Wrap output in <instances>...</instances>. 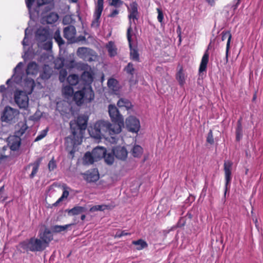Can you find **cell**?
I'll return each instance as SVG.
<instances>
[{
	"instance_id": "cell-17",
	"label": "cell",
	"mask_w": 263,
	"mask_h": 263,
	"mask_svg": "<svg viewBox=\"0 0 263 263\" xmlns=\"http://www.w3.org/2000/svg\"><path fill=\"white\" fill-rule=\"evenodd\" d=\"M40 236L50 243V242L53 239V233L51 231V229L45 227L43 228L42 230L41 231Z\"/></svg>"
},
{
	"instance_id": "cell-54",
	"label": "cell",
	"mask_w": 263,
	"mask_h": 263,
	"mask_svg": "<svg viewBox=\"0 0 263 263\" xmlns=\"http://www.w3.org/2000/svg\"><path fill=\"white\" fill-rule=\"evenodd\" d=\"M207 142H208L209 143H210V144H213L214 138L213 136L212 132L211 131L209 132V133L208 134V137H207Z\"/></svg>"
},
{
	"instance_id": "cell-13",
	"label": "cell",
	"mask_w": 263,
	"mask_h": 263,
	"mask_svg": "<svg viewBox=\"0 0 263 263\" xmlns=\"http://www.w3.org/2000/svg\"><path fill=\"white\" fill-rule=\"evenodd\" d=\"M7 144L11 150L17 151L21 145V139L16 135L10 136L7 139Z\"/></svg>"
},
{
	"instance_id": "cell-11",
	"label": "cell",
	"mask_w": 263,
	"mask_h": 263,
	"mask_svg": "<svg viewBox=\"0 0 263 263\" xmlns=\"http://www.w3.org/2000/svg\"><path fill=\"white\" fill-rule=\"evenodd\" d=\"M132 31L131 29H128V39L130 43V50H131V57L132 59L135 61H138L139 60V55H138V51L137 50V45H135V42H133V38H132Z\"/></svg>"
},
{
	"instance_id": "cell-7",
	"label": "cell",
	"mask_w": 263,
	"mask_h": 263,
	"mask_svg": "<svg viewBox=\"0 0 263 263\" xmlns=\"http://www.w3.org/2000/svg\"><path fill=\"white\" fill-rule=\"evenodd\" d=\"M125 127L128 131L137 133L140 128V124L139 119L134 116H130L125 120Z\"/></svg>"
},
{
	"instance_id": "cell-9",
	"label": "cell",
	"mask_w": 263,
	"mask_h": 263,
	"mask_svg": "<svg viewBox=\"0 0 263 263\" xmlns=\"http://www.w3.org/2000/svg\"><path fill=\"white\" fill-rule=\"evenodd\" d=\"M82 176L88 183H95L99 179V173L97 169H91L82 174Z\"/></svg>"
},
{
	"instance_id": "cell-60",
	"label": "cell",
	"mask_w": 263,
	"mask_h": 263,
	"mask_svg": "<svg viewBox=\"0 0 263 263\" xmlns=\"http://www.w3.org/2000/svg\"><path fill=\"white\" fill-rule=\"evenodd\" d=\"M52 2L51 1H43V0H40L37 1V4L39 6H41V5H44V4H47L50 3V2Z\"/></svg>"
},
{
	"instance_id": "cell-3",
	"label": "cell",
	"mask_w": 263,
	"mask_h": 263,
	"mask_svg": "<svg viewBox=\"0 0 263 263\" xmlns=\"http://www.w3.org/2000/svg\"><path fill=\"white\" fill-rule=\"evenodd\" d=\"M77 54L79 58L87 62L96 61L98 59V55L96 51L85 47H79L77 50Z\"/></svg>"
},
{
	"instance_id": "cell-43",
	"label": "cell",
	"mask_w": 263,
	"mask_h": 263,
	"mask_svg": "<svg viewBox=\"0 0 263 263\" xmlns=\"http://www.w3.org/2000/svg\"><path fill=\"white\" fill-rule=\"evenodd\" d=\"M109 208V206L107 205H97L94 206L90 209L91 212H96V211H103L104 210H107Z\"/></svg>"
},
{
	"instance_id": "cell-19",
	"label": "cell",
	"mask_w": 263,
	"mask_h": 263,
	"mask_svg": "<svg viewBox=\"0 0 263 263\" xmlns=\"http://www.w3.org/2000/svg\"><path fill=\"white\" fill-rule=\"evenodd\" d=\"M71 106L68 102L65 101H61L57 104V109L61 113V114H69L71 111Z\"/></svg>"
},
{
	"instance_id": "cell-55",
	"label": "cell",
	"mask_w": 263,
	"mask_h": 263,
	"mask_svg": "<svg viewBox=\"0 0 263 263\" xmlns=\"http://www.w3.org/2000/svg\"><path fill=\"white\" fill-rule=\"evenodd\" d=\"M128 235H130V233L127 232L125 231H122L117 233V234H116V235L115 236V238H120L123 237L124 236Z\"/></svg>"
},
{
	"instance_id": "cell-5",
	"label": "cell",
	"mask_w": 263,
	"mask_h": 263,
	"mask_svg": "<svg viewBox=\"0 0 263 263\" xmlns=\"http://www.w3.org/2000/svg\"><path fill=\"white\" fill-rule=\"evenodd\" d=\"M108 111L109 117L113 122L114 124H118L121 127H124V118L118 109H117V108L114 105L111 104L109 106Z\"/></svg>"
},
{
	"instance_id": "cell-21",
	"label": "cell",
	"mask_w": 263,
	"mask_h": 263,
	"mask_svg": "<svg viewBox=\"0 0 263 263\" xmlns=\"http://www.w3.org/2000/svg\"><path fill=\"white\" fill-rule=\"evenodd\" d=\"M35 87V82L34 80L31 78H27L24 82V90L26 93L31 94L32 93Z\"/></svg>"
},
{
	"instance_id": "cell-14",
	"label": "cell",
	"mask_w": 263,
	"mask_h": 263,
	"mask_svg": "<svg viewBox=\"0 0 263 263\" xmlns=\"http://www.w3.org/2000/svg\"><path fill=\"white\" fill-rule=\"evenodd\" d=\"M232 164L231 161H227L225 162L224 165V170H225V177H226V189H225V196L227 192L228 186L230 181L231 178V171H232Z\"/></svg>"
},
{
	"instance_id": "cell-42",
	"label": "cell",
	"mask_w": 263,
	"mask_h": 263,
	"mask_svg": "<svg viewBox=\"0 0 263 263\" xmlns=\"http://www.w3.org/2000/svg\"><path fill=\"white\" fill-rule=\"evenodd\" d=\"M242 135V125L241 121L238 122V126L236 131V138L237 141H239Z\"/></svg>"
},
{
	"instance_id": "cell-25",
	"label": "cell",
	"mask_w": 263,
	"mask_h": 263,
	"mask_svg": "<svg viewBox=\"0 0 263 263\" xmlns=\"http://www.w3.org/2000/svg\"><path fill=\"white\" fill-rule=\"evenodd\" d=\"M84 98L83 91H77L74 94V100L78 106H81L83 103Z\"/></svg>"
},
{
	"instance_id": "cell-58",
	"label": "cell",
	"mask_w": 263,
	"mask_h": 263,
	"mask_svg": "<svg viewBox=\"0 0 263 263\" xmlns=\"http://www.w3.org/2000/svg\"><path fill=\"white\" fill-rule=\"evenodd\" d=\"M126 71L129 74H132L134 72V68L131 63H129L126 68Z\"/></svg>"
},
{
	"instance_id": "cell-47",
	"label": "cell",
	"mask_w": 263,
	"mask_h": 263,
	"mask_svg": "<svg viewBox=\"0 0 263 263\" xmlns=\"http://www.w3.org/2000/svg\"><path fill=\"white\" fill-rule=\"evenodd\" d=\"M66 148L69 151H72L74 148V143H75L74 141V139L71 138H68L66 139Z\"/></svg>"
},
{
	"instance_id": "cell-24",
	"label": "cell",
	"mask_w": 263,
	"mask_h": 263,
	"mask_svg": "<svg viewBox=\"0 0 263 263\" xmlns=\"http://www.w3.org/2000/svg\"><path fill=\"white\" fill-rule=\"evenodd\" d=\"M82 82L85 85L87 86L91 84L93 81V78L91 74L88 72H83L81 77Z\"/></svg>"
},
{
	"instance_id": "cell-2",
	"label": "cell",
	"mask_w": 263,
	"mask_h": 263,
	"mask_svg": "<svg viewBox=\"0 0 263 263\" xmlns=\"http://www.w3.org/2000/svg\"><path fill=\"white\" fill-rule=\"evenodd\" d=\"M109 122L106 121H98L95 124V126L99 130L101 135L107 141L111 143H115V138L113 136V134L109 130Z\"/></svg>"
},
{
	"instance_id": "cell-56",
	"label": "cell",
	"mask_w": 263,
	"mask_h": 263,
	"mask_svg": "<svg viewBox=\"0 0 263 263\" xmlns=\"http://www.w3.org/2000/svg\"><path fill=\"white\" fill-rule=\"evenodd\" d=\"M52 45H53V44H52V42H50V41H49V42H46V43H45L43 45V48L45 50H50L52 48Z\"/></svg>"
},
{
	"instance_id": "cell-8",
	"label": "cell",
	"mask_w": 263,
	"mask_h": 263,
	"mask_svg": "<svg viewBox=\"0 0 263 263\" xmlns=\"http://www.w3.org/2000/svg\"><path fill=\"white\" fill-rule=\"evenodd\" d=\"M70 128L73 136V139L76 143L80 144L83 139L82 130L77 124V122L74 120L70 122Z\"/></svg>"
},
{
	"instance_id": "cell-27",
	"label": "cell",
	"mask_w": 263,
	"mask_h": 263,
	"mask_svg": "<svg viewBox=\"0 0 263 263\" xmlns=\"http://www.w3.org/2000/svg\"><path fill=\"white\" fill-rule=\"evenodd\" d=\"M83 91L84 95V97L87 99L89 101H91V100H93L94 97V92L91 87H90L89 85L86 86L84 87Z\"/></svg>"
},
{
	"instance_id": "cell-57",
	"label": "cell",
	"mask_w": 263,
	"mask_h": 263,
	"mask_svg": "<svg viewBox=\"0 0 263 263\" xmlns=\"http://www.w3.org/2000/svg\"><path fill=\"white\" fill-rule=\"evenodd\" d=\"M231 35H229V38H228V42H227V48H226V59L227 60L228 59V52H229V50L230 48V43H231Z\"/></svg>"
},
{
	"instance_id": "cell-49",
	"label": "cell",
	"mask_w": 263,
	"mask_h": 263,
	"mask_svg": "<svg viewBox=\"0 0 263 263\" xmlns=\"http://www.w3.org/2000/svg\"><path fill=\"white\" fill-rule=\"evenodd\" d=\"M66 76H67L66 70L65 69H61L60 71L59 76L60 81L61 82H63L65 79Z\"/></svg>"
},
{
	"instance_id": "cell-61",
	"label": "cell",
	"mask_w": 263,
	"mask_h": 263,
	"mask_svg": "<svg viewBox=\"0 0 263 263\" xmlns=\"http://www.w3.org/2000/svg\"><path fill=\"white\" fill-rule=\"evenodd\" d=\"M121 3V2L120 1H113L112 2L111 5H114V6H118Z\"/></svg>"
},
{
	"instance_id": "cell-34",
	"label": "cell",
	"mask_w": 263,
	"mask_h": 263,
	"mask_svg": "<svg viewBox=\"0 0 263 263\" xmlns=\"http://www.w3.org/2000/svg\"><path fill=\"white\" fill-rule=\"evenodd\" d=\"M72 225V224H69V225H62V226H54L51 228V230L53 233H57L61 232L63 231H65L66 230L68 229V228Z\"/></svg>"
},
{
	"instance_id": "cell-35",
	"label": "cell",
	"mask_w": 263,
	"mask_h": 263,
	"mask_svg": "<svg viewBox=\"0 0 263 263\" xmlns=\"http://www.w3.org/2000/svg\"><path fill=\"white\" fill-rule=\"evenodd\" d=\"M109 128L113 134H119L122 131V127L118 124H109Z\"/></svg>"
},
{
	"instance_id": "cell-10",
	"label": "cell",
	"mask_w": 263,
	"mask_h": 263,
	"mask_svg": "<svg viewBox=\"0 0 263 263\" xmlns=\"http://www.w3.org/2000/svg\"><path fill=\"white\" fill-rule=\"evenodd\" d=\"M113 153L117 159L122 161H125L128 155V151L124 146H117L114 147L113 149Z\"/></svg>"
},
{
	"instance_id": "cell-15",
	"label": "cell",
	"mask_w": 263,
	"mask_h": 263,
	"mask_svg": "<svg viewBox=\"0 0 263 263\" xmlns=\"http://www.w3.org/2000/svg\"><path fill=\"white\" fill-rule=\"evenodd\" d=\"M49 36V32L45 28H40L35 32V38L39 42H43L47 40Z\"/></svg>"
},
{
	"instance_id": "cell-44",
	"label": "cell",
	"mask_w": 263,
	"mask_h": 263,
	"mask_svg": "<svg viewBox=\"0 0 263 263\" xmlns=\"http://www.w3.org/2000/svg\"><path fill=\"white\" fill-rule=\"evenodd\" d=\"M68 81L71 85H75L78 83L79 78L78 76L72 74L68 77Z\"/></svg>"
},
{
	"instance_id": "cell-45",
	"label": "cell",
	"mask_w": 263,
	"mask_h": 263,
	"mask_svg": "<svg viewBox=\"0 0 263 263\" xmlns=\"http://www.w3.org/2000/svg\"><path fill=\"white\" fill-rule=\"evenodd\" d=\"M103 1H99L98 2L97 7V20L99 19L100 17L101 16V13H102L103 10Z\"/></svg>"
},
{
	"instance_id": "cell-41",
	"label": "cell",
	"mask_w": 263,
	"mask_h": 263,
	"mask_svg": "<svg viewBox=\"0 0 263 263\" xmlns=\"http://www.w3.org/2000/svg\"><path fill=\"white\" fill-rule=\"evenodd\" d=\"M131 16L132 18L134 20L137 19H138V9H137V5L136 4L133 3L131 5Z\"/></svg>"
},
{
	"instance_id": "cell-37",
	"label": "cell",
	"mask_w": 263,
	"mask_h": 263,
	"mask_svg": "<svg viewBox=\"0 0 263 263\" xmlns=\"http://www.w3.org/2000/svg\"><path fill=\"white\" fill-rule=\"evenodd\" d=\"M94 162V161L91 153L89 152L86 153L83 158V163L85 165H90L93 164Z\"/></svg>"
},
{
	"instance_id": "cell-6",
	"label": "cell",
	"mask_w": 263,
	"mask_h": 263,
	"mask_svg": "<svg viewBox=\"0 0 263 263\" xmlns=\"http://www.w3.org/2000/svg\"><path fill=\"white\" fill-rule=\"evenodd\" d=\"M15 101L21 109H26L28 106V97L27 94L22 91H17L14 95Z\"/></svg>"
},
{
	"instance_id": "cell-46",
	"label": "cell",
	"mask_w": 263,
	"mask_h": 263,
	"mask_svg": "<svg viewBox=\"0 0 263 263\" xmlns=\"http://www.w3.org/2000/svg\"><path fill=\"white\" fill-rule=\"evenodd\" d=\"M54 65L55 69H61L64 65V60L62 58H57L55 60Z\"/></svg>"
},
{
	"instance_id": "cell-51",
	"label": "cell",
	"mask_w": 263,
	"mask_h": 263,
	"mask_svg": "<svg viewBox=\"0 0 263 263\" xmlns=\"http://www.w3.org/2000/svg\"><path fill=\"white\" fill-rule=\"evenodd\" d=\"M56 161H55V159L53 158L49 162L48 168H49L50 171H53L56 168Z\"/></svg>"
},
{
	"instance_id": "cell-40",
	"label": "cell",
	"mask_w": 263,
	"mask_h": 263,
	"mask_svg": "<svg viewBox=\"0 0 263 263\" xmlns=\"http://www.w3.org/2000/svg\"><path fill=\"white\" fill-rule=\"evenodd\" d=\"M114 154H112L111 153H108L106 154L104 157V160L105 162L108 165H112L114 162Z\"/></svg>"
},
{
	"instance_id": "cell-18",
	"label": "cell",
	"mask_w": 263,
	"mask_h": 263,
	"mask_svg": "<svg viewBox=\"0 0 263 263\" xmlns=\"http://www.w3.org/2000/svg\"><path fill=\"white\" fill-rule=\"evenodd\" d=\"M39 67L35 62H31L28 64L26 72L28 75H35L38 72Z\"/></svg>"
},
{
	"instance_id": "cell-20",
	"label": "cell",
	"mask_w": 263,
	"mask_h": 263,
	"mask_svg": "<svg viewBox=\"0 0 263 263\" xmlns=\"http://www.w3.org/2000/svg\"><path fill=\"white\" fill-rule=\"evenodd\" d=\"M53 74L52 68L47 65H44L42 68V72H41V77L43 80H47L51 77Z\"/></svg>"
},
{
	"instance_id": "cell-38",
	"label": "cell",
	"mask_w": 263,
	"mask_h": 263,
	"mask_svg": "<svg viewBox=\"0 0 263 263\" xmlns=\"http://www.w3.org/2000/svg\"><path fill=\"white\" fill-rule=\"evenodd\" d=\"M208 61L209 55L208 54H206L205 55L203 56V58L202 60V62H201V65H200V68H199V72H202L205 71V69L207 68Z\"/></svg>"
},
{
	"instance_id": "cell-59",
	"label": "cell",
	"mask_w": 263,
	"mask_h": 263,
	"mask_svg": "<svg viewBox=\"0 0 263 263\" xmlns=\"http://www.w3.org/2000/svg\"><path fill=\"white\" fill-rule=\"evenodd\" d=\"M157 11H158V21H159L160 22H161L162 20H163V19H164V15H163V13H162L161 10L160 9H157Z\"/></svg>"
},
{
	"instance_id": "cell-50",
	"label": "cell",
	"mask_w": 263,
	"mask_h": 263,
	"mask_svg": "<svg viewBox=\"0 0 263 263\" xmlns=\"http://www.w3.org/2000/svg\"><path fill=\"white\" fill-rule=\"evenodd\" d=\"M68 195H69V192H68V191H64L63 193V195H62V196H61V197L59 199H58V201L55 203V205H57L58 204H60V202H62V201H63L64 199H66V198H67V197H68Z\"/></svg>"
},
{
	"instance_id": "cell-26",
	"label": "cell",
	"mask_w": 263,
	"mask_h": 263,
	"mask_svg": "<svg viewBox=\"0 0 263 263\" xmlns=\"http://www.w3.org/2000/svg\"><path fill=\"white\" fill-rule=\"evenodd\" d=\"M59 16L56 13H51L44 18V22L46 24H54L58 21Z\"/></svg>"
},
{
	"instance_id": "cell-48",
	"label": "cell",
	"mask_w": 263,
	"mask_h": 263,
	"mask_svg": "<svg viewBox=\"0 0 263 263\" xmlns=\"http://www.w3.org/2000/svg\"><path fill=\"white\" fill-rule=\"evenodd\" d=\"M54 38H55V40L56 41V42L58 43L59 45H62V44H64V41L61 38L59 30H57L56 31V32H55V35H54Z\"/></svg>"
},
{
	"instance_id": "cell-62",
	"label": "cell",
	"mask_w": 263,
	"mask_h": 263,
	"mask_svg": "<svg viewBox=\"0 0 263 263\" xmlns=\"http://www.w3.org/2000/svg\"><path fill=\"white\" fill-rule=\"evenodd\" d=\"M84 217H85V215H83V217H81V219H82V220H84Z\"/></svg>"
},
{
	"instance_id": "cell-32",
	"label": "cell",
	"mask_w": 263,
	"mask_h": 263,
	"mask_svg": "<svg viewBox=\"0 0 263 263\" xmlns=\"http://www.w3.org/2000/svg\"><path fill=\"white\" fill-rule=\"evenodd\" d=\"M133 244L137 247L138 250H141L148 247V244L146 241L143 239H139L137 241H133Z\"/></svg>"
},
{
	"instance_id": "cell-52",
	"label": "cell",
	"mask_w": 263,
	"mask_h": 263,
	"mask_svg": "<svg viewBox=\"0 0 263 263\" xmlns=\"http://www.w3.org/2000/svg\"><path fill=\"white\" fill-rule=\"evenodd\" d=\"M72 22V18L70 16H66L63 19V23L65 25L71 24Z\"/></svg>"
},
{
	"instance_id": "cell-28",
	"label": "cell",
	"mask_w": 263,
	"mask_h": 263,
	"mask_svg": "<svg viewBox=\"0 0 263 263\" xmlns=\"http://www.w3.org/2000/svg\"><path fill=\"white\" fill-rule=\"evenodd\" d=\"M108 86L110 89L117 91L120 88V84L118 81L114 78L109 79L108 81Z\"/></svg>"
},
{
	"instance_id": "cell-31",
	"label": "cell",
	"mask_w": 263,
	"mask_h": 263,
	"mask_svg": "<svg viewBox=\"0 0 263 263\" xmlns=\"http://www.w3.org/2000/svg\"><path fill=\"white\" fill-rule=\"evenodd\" d=\"M117 105L119 107H124L128 109H131L133 106L132 103L128 100L124 98L119 100L117 103Z\"/></svg>"
},
{
	"instance_id": "cell-30",
	"label": "cell",
	"mask_w": 263,
	"mask_h": 263,
	"mask_svg": "<svg viewBox=\"0 0 263 263\" xmlns=\"http://www.w3.org/2000/svg\"><path fill=\"white\" fill-rule=\"evenodd\" d=\"M143 148L139 145H136V146H134L133 149H132V155L137 158H140L141 156L143 155Z\"/></svg>"
},
{
	"instance_id": "cell-39",
	"label": "cell",
	"mask_w": 263,
	"mask_h": 263,
	"mask_svg": "<svg viewBox=\"0 0 263 263\" xmlns=\"http://www.w3.org/2000/svg\"><path fill=\"white\" fill-rule=\"evenodd\" d=\"M63 94L66 97H71L74 94V90L72 87L70 86H66L62 89Z\"/></svg>"
},
{
	"instance_id": "cell-12",
	"label": "cell",
	"mask_w": 263,
	"mask_h": 263,
	"mask_svg": "<svg viewBox=\"0 0 263 263\" xmlns=\"http://www.w3.org/2000/svg\"><path fill=\"white\" fill-rule=\"evenodd\" d=\"M91 154L94 162H97L104 158L106 154V148L102 146H97L93 150Z\"/></svg>"
},
{
	"instance_id": "cell-23",
	"label": "cell",
	"mask_w": 263,
	"mask_h": 263,
	"mask_svg": "<svg viewBox=\"0 0 263 263\" xmlns=\"http://www.w3.org/2000/svg\"><path fill=\"white\" fill-rule=\"evenodd\" d=\"M176 77L178 82L180 85H183L184 84L185 82V75H184L182 66L178 65L176 74Z\"/></svg>"
},
{
	"instance_id": "cell-29",
	"label": "cell",
	"mask_w": 263,
	"mask_h": 263,
	"mask_svg": "<svg viewBox=\"0 0 263 263\" xmlns=\"http://www.w3.org/2000/svg\"><path fill=\"white\" fill-rule=\"evenodd\" d=\"M88 132L91 136L97 139L101 138V134L99 130L95 127V125L93 127L90 126L88 128Z\"/></svg>"
},
{
	"instance_id": "cell-1",
	"label": "cell",
	"mask_w": 263,
	"mask_h": 263,
	"mask_svg": "<svg viewBox=\"0 0 263 263\" xmlns=\"http://www.w3.org/2000/svg\"><path fill=\"white\" fill-rule=\"evenodd\" d=\"M50 243L40 236L39 238H32L21 244V247L26 250L31 252H41L48 247Z\"/></svg>"
},
{
	"instance_id": "cell-33",
	"label": "cell",
	"mask_w": 263,
	"mask_h": 263,
	"mask_svg": "<svg viewBox=\"0 0 263 263\" xmlns=\"http://www.w3.org/2000/svg\"><path fill=\"white\" fill-rule=\"evenodd\" d=\"M86 211V209L82 207H76L72 209L69 210L68 213L69 215L74 216V215H77L79 214L83 213Z\"/></svg>"
},
{
	"instance_id": "cell-53",
	"label": "cell",
	"mask_w": 263,
	"mask_h": 263,
	"mask_svg": "<svg viewBox=\"0 0 263 263\" xmlns=\"http://www.w3.org/2000/svg\"><path fill=\"white\" fill-rule=\"evenodd\" d=\"M47 131H48V130H47V129L41 132V134L39 135L37 137V138L35 139V142H36V141H39V140H40L41 139H42V138H43L46 135Z\"/></svg>"
},
{
	"instance_id": "cell-22",
	"label": "cell",
	"mask_w": 263,
	"mask_h": 263,
	"mask_svg": "<svg viewBox=\"0 0 263 263\" xmlns=\"http://www.w3.org/2000/svg\"><path fill=\"white\" fill-rule=\"evenodd\" d=\"M87 121H88V118L87 116L80 115L78 117L76 122L79 127H80L81 129L83 131V130H85L87 128Z\"/></svg>"
},
{
	"instance_id": "cell-36",
	"label": "cell",
	"mask_w": 263,
	"mask_h": 263,
	"mask_svg": "<svg viewBox=\"0 0 263 263\" xmlns=\"http://www.w3.org/2000/svg\"><path fill=\"white\" fill-rule=\"evenodd\" d=\"M108 52L111 57H114L117 54V48L113 42H109L107 45Z\"/></svg>"
},
{
	"instance_id": "cell-4",
	"label": "cell",
	"mask_w": 263,
	"mask_h": 263,
	"mask_svg": "<svg viewBox=\"0 0 263 263\" xmlns=\"http://www.w3.org/2000/svg\"><path fill=\"white\" fill-rule=\"evenodd\" d=\"M19 112L17 109L6 106L4 109L1 116V120L7 123H13L18 119Z\"/></svg>"
},
{
	"instance_id": "cell-16",
	"label": "cell",
	"mask_w": 263,
	"mask_h": 263,
	"mask_svg": "<svg viewBox=\"0 0 263 263\" xmlns=\"http://www.w3.org/2000/svg\"><path fill=\"white\" fill-rule=\"evenodd\" d=\"M76 30L73 26H69L65 28L63 31L64 37L68 40H71L75 36Z\"/></svg>"
}]
</instances>
